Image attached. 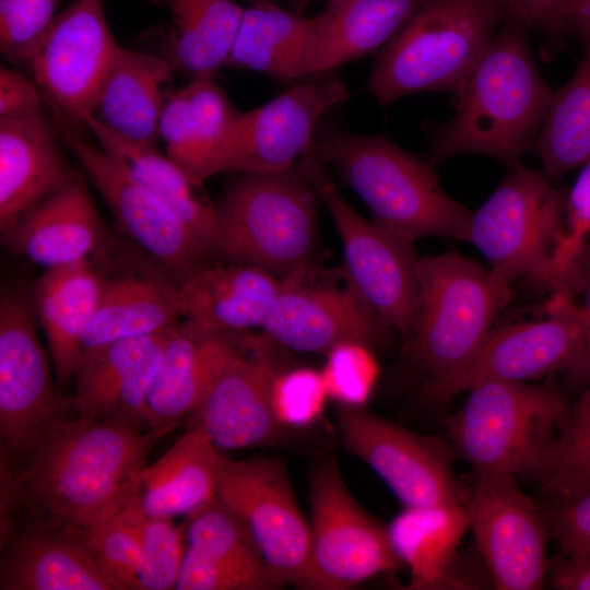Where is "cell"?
<instances>
[{
    "instance_id": "cell-33",
    "label": "cell",
    "mask_w": 590,
    "mask_h": 590,
    "mask_svg": "<svg viewBox=\"0 0 590 590\" xmlns=\"http://www.w3.org/2000/svg\"><path fill=\"white\" fill-rule=\"evenodd\" d=\"M470 529L463 505L404 507L387 526L391 544L410 571L408 589H451L459 544Z\"/></svg>"
},
{
    "instance_id": "cell-50",
    "label": "cell",
    "mask_w": 590,
    "mask_h": 590,
    "mask_svg": "<svg viewBox=\"0 0 590 590\" xmlns=\"http://www.w3.org/2000/svg\"><path fill=\"white\" fill-rule=\"evenodd\" d=\"M585 303L581 306L583 320V339L580 354L576 363L566 371L569 380L578 386L590 388V270L583 284Z\"/></svg>"
},
{
    "instance_id": "cell-14",
    "label": "cell",
    "mask_w": 590,
    "mask_h": 590,
    "mask_svg": "<svg viewBox=\"0 0 590 590\" xmlns=\"http://www.w3.org/2000/svg\"><path fill=\"white\" fill-rule=\"evenodd\" d=\"M463 507L480 554L498 590H539L546 581L551 538L543 509L515 476L475 473Z\"/></svg>"
},
{
    "instance_id": "cell-28",
    "label": "cell",
    "mask_w": 590,
    "mask_h": 590,
    "mask_svg": "<svg viewBox=\"0 0 590 590\" xmlns=\"http://www.w3.org/2000/svg\"><path fill=\"white\" fill-rule=\"evenodd\" d=\"M104 284L92 262L83 261L46 269L28 293L60 389L74 381L82 364L83 339Z\"/></svg>"
},
{
    "instance_id": "cell-26",
    "label": "cell",
    "mask_w": 590,
    "mask_h": 590,
    "mask_svg": "<svg viewBox=\"0 0 590 590\" xmlns=\"http://www.w3.org/2000/svg\"><path fill=\"white\" fill-rule=\"evenodd\" d=\"M78 174L44 115L0 119V232Z\"/></svg>"
},
{
    "instance_id": "cell-11",
    "label": "cell",
    "mask_w": 590,
    "mask_h": 590,
    "mask_svg": "<svg viewBox=\"0 0 590 590\" xmlns=\"http://www.w3.org/2000/svg\"><path fill=\"white\" fill-rule=\"evenodd\" d=\"M387 331L343 264L324 269L312 261L280 279L261 329L281 347L323 354L350 341L373 347Z\"/></svg>"
},
{
    "instance_id": "cell-27",
    "label": "cell",
    "mask_w": 590,
    "mask_h": 590,
    "mask_svg": "<svg viewBox=\"0 0 590 590\" xmlns=\"http://www.w3.org/2000/svg\"><path fill=\"white\" fill-rule=\"evenodd\" d=\"M3 553L1 590H116L76 528L36 521Z\"/></svg>"
},
{
    "instance_id": "cell-30",
    "label": "cell",
    "mask_w": 590,
    "mask_h": 590,
    "mask_svg": "<svg viewBox=\"0 0 590 590\" xmlns=\"http://www.w3.org/2000/svg\"><path fill=\"white\" fill-rule=\"evenodd\" d=\"M222 453L197 424L138 475L134 500L150 516H188L216 497Z\"/></svg>"
},
{
    "instance_id": "cell-32",
    "label": "cell",
    "mask_w": 590,
    "mask_h": 590,
    "mask_svg": "<svg viewBox=\"0 0 590 590\" xmlns=\"http://www.w3.org/2000/svg\"><path fill=\"white\" fill-rule=\"evenodd\" d=\"M180 320L178 285L172 278L130 273L105 279L83 339L84 355L116 341L162 332Z\"/></svg>"
},
{
    "instance_id": "cell-5",
    "label": "cell",
    "mask_w": 590,
    "mask_h": 590,
    "mask_svg": "<svg viewBox=\"0 0 590 590\" xmlns=\"http://www.w3.org/2000/svg\"><path fill=\"white\" fill-rule=\"evenodd\" d=\"M468 392L445 422L456 456L475 473L539 480L570 404L554 390L520 381L487 380Z\"/></svg>"
},
{
    "instance_id": "cell-44",
    "label": "cell",
    "mask_w": 590,
    "mask_h": 590,
    "mask_svg": "<svg viewBox=\"0 0 590 590\" xmlns=\"http://www.w3.org/2000/svg\"><path fill=\"white\" fill-rule=\"evenodd\" d=\"M328 399L322 373L314 368L281 369L272 385V408L282 427L311 425L322 414Z\"/></svg>"
},
{
    "instance_id": "cell-40",
    "label": "cell",
    "mask_w": 590,
    "mask_h": 590,
    "mask_svg": "<svg viewBox=\"0 0 590 590\" xmlns=\"http://www.w3.org/2000/svg\"><path fill=\"white\" fill-rule=\"evenodd\" d=\"M590 237V158L566 191L562 232L551 270L548 288L575 292L583 287Z\"/></svg>"
},
{
    "instance_id": "cell-18",
    "label": "cell",
    "mask_w": 590,
    "mask_h": 590,
    "mask_svg": "<svg viewBox=\"0 0 590 590\" xmlns=\"http://www.w3.org/2000/svg\"><path fill=\"white\" fill-rule=\"evenodd\" d=\"M546 317L492 329L471 362L457 375L430 385L423 393L447 402L487 380L526 382L558 370L567 371L577 361L583 339L581 306L574 294L555 292Z\"/></svg>"
},
{
    "instance_id": "cell-52",
    "label": "cell",
    "mask_w": 590,
    "mask_h": 590,
    "mask_svg": "<svg viewBox=\"0 0 590 590\" xmlns=\"http://www.w3.org/2000/svg\"><path fill=\"white\" fill-rule=\"evenodd\" d=\"M250 2V4H256V3H261V2H266V1H275V0H248Z\"/></svg>"
},
{
    "instance_id": "cell-36",
    "label": "cell",
    "mask_w": 590,
    "mask_h": 590,
    "mask_svg": "<svg viewBox=\"0 0 590 590\" xmlns=\"http://www.w3.org/2000/svg\"><path fill=\"white\" fill-rule=\"evenodd\" d=\"M172 27L165 58L189 81L214 79L225 67L245 9L236 0H165Z\"/></svg>"
},
{
    "instance_id": "cell-19",
    "label": "cell",
    "mask_w": 590,
    "mask_h": 590,
    "mask_svg": "<svg viewBox=\"0 0 590 590\" xmlns=\"http://www.w3.org/2000/svg\"><path fill=\"white\" fill-rule=\"evenodd\" d=\"M347 97L338 79L308 81L239 113L225 172L268 174L294 167L314 143L321 119Z\"/></svg>"
},
{
    "instance_id": "cell-4",
    "label": "cell",
    "mask_w": 590,
    "mask_h": 590,
    "mask_svg": "<svg viewBox=\"0 0 590 590\" xmlns=\"http://www.w3.org/2000/svg\"><path fill=\"white\" fill-rule=\"evenodd\" d=\"M504 15L497 0H423L384 46L367 91L384 107L414 93H456Z\"/></svg>"
},
{
    "instance_id": "cell-20",
    "label": "cell",
    "mask_w": 590,
    "mask_h": 590,
    "mask_svg": "<svg viewBox=\"0 0 590 590\" xmlns=\"http://www.w3.org/2000/svg\"><path fill=\"white\" fill-rule=\"evenodd\" d=\"M272 342L264 333L245 332L243 343L193 413L217 448L246 449L274 440L282 426L271 401L281 369Z\"/></svg>"
},
{
    "instance_id": "cell-31",
    "label": "cell",
    "mask_w": 590,
    "mask_h": 590,
    "mask_svg": "<svg viewBox=\"0 0 590 590\" xmlns=\"http://www.w3.org/2000/svg\"><path fill=\"white\" fill-rule=\"evenodd\" d=\"M317 31L318 15L303 16L275 1L251 4L225 67L286 81L311 75Z\"/></svg>"
},
{
    "instance_id": "cell-15",
    "label": "cell",
    "mask_w": 590,
    "mask_h": 590,
    "mask_svg": "<svg viewBox=\"0 0 590 590\" xmlns=\"http://www.w3.org/2000/svg\"><path fill=\"white\" fill-rule=\"evenodd\" d=\"M216 496L246 524L279 587L304 581L310 527L279 458L221 456Z\"/></svg>"
},
{
    "instance_id": "cell-53",
    "label": "cell",
    "mask_w": 590,
    "mask_h": 590,
    "mask_svg": "<svg viewBox=\"0 0 590 590\" xmlns=\"http://www.w3.org/2000/svg\"><path fill=\"white\" fill-rule=\"evenodd\" d=\"M308 1H310V0H298L300 7L306 4ZM329 1H331V0H329Z\"/></svg>"
},
{
    "instance_id": "cell-48",
    "label": "cell",
    "mask_w": 590,
    "mask_h": 590,
    "mask_svg": "<svg viewBox=\"0 0 590 590\" xmlns=\"http://www.w3.org/2000/svg\"><path fill=\"white\" fill-rule=\"evenodd\" d=\"M43 94L34 80L15 69L0 70V119L43 115Z\"/></svg>"
},
{
    "instance_id": "cell-22",
    "label": "cell",
    "mask_w": 590,
    "mask_h": 590,
    "mask_svg": "<svg viewBox=\"0 0 590 590\" xmlns=\"http://www.w3.org/2000/svg\"><path fill=\"white\" fill-rule=\"evenodd\" d=\"M80 173L1 232L10 252L46 269L83 261L101 250L106 228Z\"/></svg>"
},
{
    "instance_id": "cell-23",
    "label": "cell",
    "mask_w": 590,
    "mask_h": 590,
    "mask_svg": "<svg viewBox=\"0 0 590 590\" xmlns=\"http://www.w3.org/2000/svg\"><path fill=\"white\" fill-rule=\"evenodd\" d=\"M241 333H211L180 320L170 330L148 399L153 429H173L193 414L239 351Z\"/></svg>"
},
{
    "instance_id": "cell-9",
    "label": "cell",
    "mask_w": 590,
    "mask_h": 590,
    "mask_svg": "<svg viewBox=\"0 0 590 590\" xmlns=\"http://www.w3.org/2000/svg\"><path fill=\"white\" fill-rule=\"evenodd\" d=\"M298 166L328 210L342 243L344 268L387 330L410 342L418 293L413 244L364 219L343 197L314 143Z\"/></svg>"
},
{
    "instance_id": "cell-54",
    "label": "cell",
    "mask_w": 590,
    "mask_h": 590,
    "mask_svg": "<svg viewBox=\"0 0 590 590\" xmlns=\"http://www.w3.org/2000/svg\"><path fill=\"white\" fill-rule=\"evenodd\" d=\"M589 270H590V252H589L588 262H587V273Z\"/></svg>"
},
{
    "instance_id": "cell-21",
    "label": "cell",
    "mask_w": 590,
    "mask_h": 590,
    "mask_svg": "<svg viewBox=\"0 0 590 590\" xmlns=\"http://www.w3.org/2000/svg\"><path fill=\"white\" fill-rule=\"evenodd\" d=\"M173 327L85 354L71 398L78 415L149 429L148 399Z\"/></svg>"
},
{
    "instance_id": "cell-35",
    "label": "cell",
    "mask_w": 590,
    "mask_h": 590,
    "mask_svg": "<svg viewBox=\"0 0 590 590\" xmlns=\"http://www.w3.org/2000/svg\"><path fill=\"white\" fill-rule=\"evenodd\" d=\"M423 0H331L318 14L311 75L385 46Z\"/></svg>"
},
{
    "instance_id": "cell-8",
    "label": "cell",
    "mask_w": 590,
    "mask_h": 590,
    "mask_svg": "<svg viewBox=\"0 0 590 590\" xmlns=\"http://www.w3.org/2000/svg\"><path fill=\"white\" fill-rule=\"evenodd\" d=\"M565 197L566 190L553 187L543 169L509 165L496 190L472 211L467 241L508 283L528 278L548 287Z\"/></svg>"
},
{
    "instance_id": "cell-39",
    "label": "cell",
    "mask_w": 590,
    "mask_h": 590,
    "mask_svg": "<svg viewBox=\"0 0 590 590\" xmlns=\"http://www.w3.org/2000/svg\"><path fill=\"white\" fill-rule=\"evenodd\" d=\"M539 481L548 498L590 487V388L570 405Z\"/></svg>"
},
{
    "instance_id": "cell-34",
    "label": "cell",
    "mask_w": 590,
    "mask_h": 590,
    "mask_svg": "<svg viewBox=\"0 0 590 590\" xmlns=\"http://www.w3.org/2000/svg\"><path fill=\"white\" fill-rule=\"evenodd\" d=\"M85 129L102 149L170 208L216 257V206L203 192V185L194 181L166 154L158 152L155 145L120 138L91 116L85 119Z\"/></svg>"
},
{
    "instance_id": "cell-29",
    "label": "cell",
    "mask_w": 590,
    "mask_h": 590,
    "mask_svg": "<svg viewBox=\"0 0 590 590\" xmlns=\"http://www.w3.org/2000/svg\"><path fill=\"white\" fill-rule=\"evenodd\" d=\"M174 72L165 57L119 47L90 116L120 138L155 145Z\"/></svg>"
},
{
    "instance_id": "cell-37",
    "label": "cell",
    "mask_w": 590,
    "mask_h": 590,
    "mask_svg": "<svg viewBox=\"0 0 590 590\" xmlns=\"http://www.w3.org/2000/svg\"><path fill=\"white\" fill-rule=\"evenodd\" d=\"M566 84L553 92L531 151L550 179H557L590 158V43Z\"/></svg>"
},
{
    "instance_id": "cell-46",
    "label": "cell",
    "mask_w": 590,
    "mask_h": 590,
    "mask_svg": "<svg viewBox=\"0 0 590 590\" xmlns=\"http://www.w3.org/2000/svg\"><path fill=\"white\" fill-rule=\"evenodd\" d=\"M542 509L560 554L590 556V487L551 497Z\"/></svg>"
},
{
    "instance_id": "cell-16",
    "label": "cell",
    "mask_w": 590,
    "mask_h": 590,
    "mask_svg": "<svg viewBox=\"0 0 590 590\" xmlns=\"http://www.w3.org/2000/svg\"><path fill=\"white\" fill-rule=\"evenodd\" d=\"M30 294L7 291L0 302V436L2 448L26 458L71 399L54 382Z\"/></svg>"
},
{
    "instance_id": "cell-2",
    "label": "cell",
    "mask_w": 590,
    "mask_h": 590,
    "mask_svg": "<svg viewBox=\"0 0 590 590\" xmlns=\"http://www.w3.org/2000/svg\"><path fill=\"white\" fill-rule=\"evenodd\" d=\"M524 27L511 21L457 90L453 116L433 135L429 162L479 154L508 165L531 151L553 91L532 58Z\"/></svg>"
},
{
    "instance_id": "cell-7",
    "label": "cell",
    "mask_w": 590,
    "mask_h": 590,
    "mask_svg": "<svg viewBox=\"0 0 590 590\" xmlns=\"http://www.w3.org/2000/svg\"><path fill=\"white\" fill-rule=\"evenodd\" d=\"M511 284L491 269L449 251L418 259V293L405 350L427 377L425 385L460 373L475 356Z\"/></svg>"
},
{
    "instance_id": "cell-1",
    "label": "cell",
    "mask_w": 590,
    "mask_h": 590,
    "mask_svg": "<svg viewBox=\"0 0 590 590\" xmlns=\"http://www.w3.org/2000/svg\"><path fill=\"white\" fill-rule=\"evenodd\" d=\"M170 430L61 417L25 458L26 464L14 476L5 475V497L38 522L81 528L131 499L151 450Z\"/></svg>"
},
{
    "instance_id": "cell-38",
    "label": "cell",
    "mask_w": 590,
    "mask_h": 590,
    "mask_svg": "<svg viewBox=\"0 0 590 590\" xmlns=\"http://www.w3.org/2000/svg\"><path fill=\"white\" fill-rule=\"evenodd\" d=\"M186 518L188 547L244 576L255 590L279 588L248 528L217 496Z\"/></svg>"
},
{
    "instance_id": "cell-47",
    "label": "cell",
    "mask_w": 590,
    "mask_h": 590,
    "mask_svg": "<svg viewBox=\"0 0 590 590\" xmlns=\"http://www.w3.org/2000/svg\"><path fill=\"white\" fill-rule=\"evenodd\" d=\"M511 21L545 35L559 44L565 35V14L569 0H497Z\"/></svg>"
},
{
    "instance_id": "cell-3",
    "label": "cell",
    "mask_w": 590,
    "mask_h": 590,
    "mask_svg": "<svg viewBox=\"0 0 590 590\" xmlns=\"http://www.w3.org/2000/svg\"><path fill=\"white\" fill-rule=\"evenodd\" d=\"M315 145L384 229L411 244L428 236L467 241L472 211L444 191L430 162L385 135L337 127L318 130Z\"/></svg>"
},
{
    "instance_id": "cell-51",
    "label": "cell",
    "mask_w": 590,
    "mask_h": 590,
    "mask_svg": "<svg viewBox=\"0 0 590 590\" xmlns=\"http://www.w3.org/2000/svg\"><path fill=\"white\" fill-rule=\"evenodd\" d=\"M564 31L578 36L583 44L590 43V0H569Z\"/></svg>"
},
{
    "instance_id": "cell-25",
    "label": "cell",
    "mask_w": 590,
    "mask_h": 590,
    "mask_svg": "<svg viewBox=\"0 0 590 590\" xmlns=\"http://www.w3.org/2000/svg\"><path fill=\"white\" fill-rule=\"evenodd\" d=\"M181 320L211 333L262 329L280 279L255 266L208 263L178 283Z\"/></svg>"
},
{
    "instance_id": "cell-41",
    "label": "cell",
    "mask_w": 590,
    "mask_h": 590,
    "mask_svg": "<svg viewBox=\"0 0 590 590\" xmlns=\"http://www.w3.org/2000/svg\"><path fill=\"white\" fill-rule=\"evenodd\" d=\"M76 529L116 590H142L140 539L126 505Z\"/></svg>"
},
{
    "instance_id": "cell-42",
    "label": "cell",
    "mask_w": 590,
    "mask_h": 590,
    "mask_svg": "<svg viewBox=\"0 0 590 590\" xmlns=\"http://www.w3.org/2000/svg\"><path fill=\"white\" fill-rule=\"evenodd\" d=\"M126 507L138 529L141 545L140 582L142 590L176 589L187 547L186 521L146 515L133 496Z\"/></svg>"
},
{
    "instance_id": "cell-13",
    "label": "cell",
    "mask_w": 590,
    "mask_h": 590,
    "mask_svg": "<svg viewBox=\"0 0 590 590\" xmlns=\"http://www.w3.org/2000/svg\"><path fill=\"white\" fill-rule=\"evenodd\" d=\"M60 137L108 205L117 226L177 283L210 263L212 252L161 199L78 129L58 122Z\"/></svg>"
},
{
    "instance_id": "cell-45",
    "label": "cell",
    "mask_w": 590,
    "mask_h": 590,
    "mask_svg": "<svg viewBox=\"0 0 590 590\" xmlns=\"http://www.w3.org/2000/svg\"><path fill=\"white\" fill-rule=\"evenodd\" d=\"M61 0H0V51L11 63L26 66L54 22Z\"/></svg>"
},
{
    "instance_id": "cell-6",
    "label": "cell",
    "mask_w": 590,
    "mask_h": 590,
    "mask_svg": "<svg viewBox=\"0 0 590 590\" xmlns=\"http://www.w3.org/2000/svg\"><path fill=\"white\" fill-rule=\"evenodd\" d=\"M319 198L299 166L243 174L215 202V255L279 279L311 262Z\"/></svg>"
},
{
    "instance_id": "cell-10",
    "label": "cell",
    "mask_w": 590,
    "mask_h": 590,
    "mask_svg": "<svg viewBox=\"0 0 590 590\" xmlns=\"http://www.w3.org/2000/svg\"><path fill=\"white\" fill-rule=\"evenodd\" d=\"M310 548L299 589L346 590L404 567L387 526L357 504L333 458L310 477Z\"/></svg>"
},
{
    "instance_id": "cell-17",
    "label": "cell",
    "mask_w": 590,
    "mask_h": 590,
    "mask_svg": "<svg viewBox=\"0 0 590 590\" xmlns=\"http://www.w3.org/2000/svg\"><path fill=\"white\" fill-rule=\"evenodd\" d=\"M119 47L102 0H74L57 14L27 67L58 122L85 128Z\"/></svg>"
},
{
    "instance_id": "cell-43",
    "label": "cell",
    "mask_w": 590,
    "mask_h": 590,
    "mask_svg": "<svg viewBox=\"0 0 590 590\" xmlns=\"http://www.w3.org/2000/svg\"><path fill=\"white\" fill-rule=\"evenodd\" d=\"M370 346L343 342L326 353L321 369L329 399L337 404L363 406L378 376V366Z\"/></svg>"
},
{
    "instance_id": "cell-12",
    "label": "cell",
    "mask_w": 590,
    "mask_h": 590,
    "mask_svg": "<svg viewBox=\"0 0 590 590\" xmlns=\"http://www.w3.org/2000/svg\"><path fill=\"white\" fill-rule=\"evenodd\" d=\"M335 423L344 449L369 465L404 507L463 505L467 488L456 476L450 444L364 405L337 404Z\"/></svg>"
},
{
    "instance_id": "cell-49",
    "label": "cell",
    "mask_w": 590,
    "mask_h": 590,
    "mask_svg": "<svg viewBox=\"0 0 590 590\" xmlns=\"http://www.w3.org/2000/svg\"><path fill=\"white\" fill-rule=\"evenodd\" d=\"M547 582L557 590H590V556L559 553L551 562Z\"/></svg>"
},
{
    "instance_id": "cell-24",
    "label": "cell",
    "mask_w": 590,
    "mask_h": 590,
    "mask_svg": "<svg viewBox=\"0 0 590 590\" xmlns=\"http://www.w3.org/2000/svg\"><path fill=\"white\" fill-rule=\"evenodd\" d=\"M238 116L214 79L190 81L163 108L158 137L165 154L203 185L225 172Z\"/></svg>"
}]
</instances>
